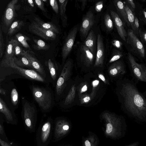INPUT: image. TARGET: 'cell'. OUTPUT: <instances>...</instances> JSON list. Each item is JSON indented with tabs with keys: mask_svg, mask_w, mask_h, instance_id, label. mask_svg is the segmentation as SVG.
<instances>
[{
	"mask_svg": "<svg viewBox=\"0 0 146 146\" xmlns=\"http://www.w3.org/2000/svg\"><path fill=\"white\" fill-rule=\"evenodd\" d=\"M119 81L117 90L123 111L129 118L146 123V90L140 92L132 79L125 78Z\"/></svg>",
	"mask_w": 146,
	"mask_h": 146,
	"instance_id": "6da1fadb",
	"label": "cell"
},
{
	"mask_svg": "<svg viewBox=\"0 0 146 146\" xmlns=\"http://www.w3.org/2000/svg\"><path fill=\"white\" fill-rule=\"evenodd\" d=\"M0 81L4 79L6 76L12 74H17L25 78L30 80L41 82H46L45 78L33 69H27L19 67L14 62L13 58L8 61L1 62Z\"/></svg>",
	"mask_w": 146,
	"mask_h": 146,
	"instance_id": "7a4b0ae2",
	"label": "cell"
},
{
	"mask_svg": "<svg viewBox=\"0 0 146 146\" xmlns=\"http://www.w3.org/2000/svg\"><path fill=\"white\" fill-rule=\"evenodd\" d=\"M31 90L35 100L42 110H50L52 106L53 99L51 92L45 88L33 86Z\"/></svg>",
	"mask_w": 146,
	"mask_h": 146,
	"instance_id": "3957f363",
	"label": "cell"
},
{
	"mask_svg": "<svg viewBox=\"0 0 146 146\" xmlns=\"http://www.w3.org/2000/svg\"><path fill=\"white\" fill-rule=\"evenodd\" d=\"M127 61L132 80L137 84L140 82L146 83V63H137L129 52L127 54Z\"/></svg>",
	"mask_w": 146,
	"mask_h": 146,
	"instance_id": "277c9868",
	"label": "cell"
},
{
	"mask_svg": "<svg viewBox=\"0 0 146 146\" xmlns=\"http://www.w3.org/2000/svg\"><path fill=\"white\" fill-rule=\"evenodd\" d=\"M127 33L126 41L129 46L131 50L139 58L141 59L145 58V50L142 43L131 29H129Z\"/></svg>",
	"mask_w": 146,
	"mask_h": 146,
	"instance_id": "5b68a950",
	"label": "cell"
},
{
	"mask_svg": "<svg viewBox=\"0 0 146 146\" xmlns=\"http://www.w3.org/2000/svg\"><path fill=\"white\" fill-rule=\"evenodd\" d=\"M22 113L23 118L27 126L29 128H32L34 118L36 113V109L35 105L22 99Z\"/></svg>",
	"mask_w": 146,
	"mask_h": 146,
	"instance_id": "8992f818",
	"label": "cell"
},
{
	"mask_svg": "<svg viewBox=\"0 0 146 146\" xmlns=\"http://www.w3.org/2000/svg\"><path fill=\"white\" fill-rule=\"evenodd\" d=\"M28 28L30 32L44 39L53 40L56 38V33L42 28L35 21H32L29 25Z\"/></svg>",
	"mask_w": 146,
	"mask_h": 146,
	"instance_id": "52a82bcc",
	"label": "cell"
},
{
	"mask_svg": "<svg viewBox=\"0 0 146 146\" xmlns=\"http://www.w3.org/2000/svg\"><path fill=\"white\" fill-rule=\"evenodd\" d=\"M71 64L70 61H68L64 66L56 82V91L57 95H60L65 87L66 82L70 76Z\"/></svg>",
	"mask_w": 146,
	"mask_h": 146,
	"instance_id": "ba28073f",
	"label": "cell"
},
{
	"mask_svg": "<svg viewBox=\"0 0 146 146\" xmlns=\"http://www.w3.org/2000/svg\"><path fill=\"white\" fill-rule=\"evenodd\" d=\"M77 28H73L69 33L63 45L62 50V60H65L72 48L77 33Z\"/></svg>",
	"mask_w": 146,
	"mask_h": 146,
	"instance_id": "9c48e42d",
	"label": "cell"
},
{
	"mask_svg": "<svg viewBox=\"0 0 146 146\" xmlns=\"http://www.w3.org/2000/svg\"><path fill=\"white\" fill-rule=\"evenodd\" d=\"M22 55H24L28 59L34 69L45 78L46 74L44 68L35 56L34 52L30 50H23Z\"/></svg>",
	"mask_w": 146,
	"mask_h": 146,
	"instance_id": "30bf717a",
	"label": "cell"
},
{
	"mask_svg": "<svg viewBox=\"0 0 146 146\" xmlns=\"http://www.w3.org/2000/svg\"><path fill=\"white\" fill-rule=\"evenodd\" d=\"M18 0H13L8 4L5 11L3 22L7 27L10 26L14 19L15 14V10L17 7Z\"/></svg>",
	"mask_w": 146,
	"mask_h": 146,
	"instance_id": "8fae6325",
	"label": "cell"
},
{
	"mask_svg": "<svg viewBox=\"0 0 146 146\" xmlns=\"http://www.w3.org/2000/svg\"><path fill=\"white\" fill-rule=\"evenodd\" d=\"M95 23L94 15L91 11L88 12L82 18L80 32L84 37H86L88 32Z\"/></svg>",
	"mask_w": 146,
	"mask_h": 146,
	"instance_id": "7c38bea8",
	"label": "cell"
},
{
	"mask_svg": "<svg viewBox=\"0 0 146 146\" xmlns=\"http://www.w3.org/2000/svg\"><path fill=\"white\" fill-rule=\"evenodd\" d=\"M110 13L118 34L123 40L126 41L127 33L122 21L116 12L111 10Z\"/></svg>",
	"mask_w": 146,
	"mask_h": 146,
	"instance_id": "4fadbf2b",
	"label": "cell"
},
{
	"mask_svg": "<svg viewBox=\"0 0 146 146\" xmlns=\"http://www.w3.org/2000/svg\"><path fill=\"white\" fill-rule=\"evenodd\" d=\"M97 41V51L95 65L98 66L103 64L104 54L103 40L100 34L98 35Z\"/></svg>",
	"mask_w": 146,
	"mask_h": 146,
	"instance_id": "5bb4252c",
	"label": "cell"
},
{
	"mask_svg": "<svg viewBox=\"0 0 146 146\" xmlns=\"http://www.w3.org/2000/svg\"><path fill=\"white\" fill-rule=\"evenodd\" d=\"M111 67L110 72L113 76L123 77L126 73L125 65L123 61L121 60L116 61Z\"/></svg>",
	"mask_w": 146,
	"mask_h": 146,
	"instance_id": "9a60e30c",
	"label": "cell"
},
{
	"mask_svg": "<svg viewBox=\"0 0 146 146\" xmlns=\"http://www.w3.org/2000/svg\"><path fill=\"white\" fill-rule=\"evenodd\" d=\"M18 42L17 40L13 39L9 41L1 62L8 61L13 59L15 55V46Z\"/></svg>",
	"mask_w": 146,
	"mask_h": 146,
	"instance_id": "2e32d148",
	"label": "cell"
},
{
	"mask_svg": "<svg viewBox=\"0 0 146 146\" xmlns=\"http://www.w3.org/2000/svg\"><path fill=\"white\" fill-rule=\"evenodd\" d=\"M96 36L93 30L89 32L84 42V45L87 47L91 52L94 54L96 49Z\"/></svg>",
	"mask_w": 146,
	"mask_h": 146,
	"instance_id": "e0dca14e",
	"label": "cell"
},
{
	"mask_svg": "<svg viewBox=\"0 0 146 146\" xmlns=\"http://www.w3.org/2000/svg\"><path fill=\"white\" fill-rule=\"evenodd\" d=\"M113 3L118 12L122 16L128 26L130 27L125 10V5L120 0H114Z\"/></svg>",
	"mask_w": 146,
	"mask_h": 146,
	"instance_id": "ac0fdd59",
	"label": "cell"
},
{
	"mask_svg": "<svg viewBox=\"0 0 146 146\" xmlns=\"http://www.w3.org/2000/svg\"><path fill=\"white\" fill-rule=\"evenodd\" d=\"M34 21L42 28L47 30L51 31L55 33H59L58 29L56 26L50 23H46L43 21L39 18L36 17L34 18Z\"/></svg>",
	"mask_w": 146,
	"mask_h": 146,
	"instance_id": "d6986e66",
	"label": "cell"
},
{
	"mask_svg": "<svg viewBox=\"0 0 146 146\" xmlns=\"http://www.w3.org/2000/svg\"><path fill=\"white\" fill-rule=\"evenodd\" d=\"M59 4L60 13V18L62 25L65 27L67 25V17L66 14V7L68 1L67 0H58Z\"/></svg>",
	"mask_w": 146,
	"mask_h": 146,
	"instance_id": "ffe728a7",
	"label": "cell"
},
{
	"mask_svg": "<svg viewBox=\"0 0 146 146\" xmlns=\"http://www.w3.org/2000/svg\"><path fill=\"white\" fill-rule=\"evenodd\" d=\"M0 111L4 114L8 121H13V116L11 111L1 98H0Z\"/></svg>",
	"mask_w": 146,
	"mask_h": 146,
	"instance_id": "44dd1931",
	"label": "cell"
},
{
	"mask_svg": "<svg viewBox=\"0 0 146 146\" xmlns=\"http://www.w3.org/2000/svg\"><path fill=\"white\" fill-rule=\"evenodd\" d=\"M21 55V57H20L18 58L14 56L13 60L15 64L21 67H25L34 69L28 59L24 55Z\"/></svg>",
	"mask_w": 146,
	"mask_h": 146,
	"instance_id": "7402d4cb",
	"label": "cell"
},
{
	"mask_svg": "<svg viewBox=\"0 0 146 146\" xmlns=\"http://www.w3.org/2000/svg\"><path fill=\"white\" fill-rule=\"evenodd\" d=\"M80 51L82 56L85 61L87 62H92L94 58L93 54L87 47L84 45H82Z\"/></svg>",
	"mask_w": 146,
	"mask_h": 146,
	"instance_id": "603a6c76",
	"label": "cell"
},
{
	"mask_svg": "<svg viewBox=\"0 0 146 146\" xmlns=\"http://www.w3.org/2000/svg\"><path fill=\"white\" fill-rule=\"evenodd\" d=\"M35 44L32 45L33 48L36 50H47L49 49L50 46L43 40L33 38Z\"/></svg>",
	"mask_w": 146,
	"mask_h": 146,
	"instance_id": "cb8c5ba5",
	"label": "cell"
},
{
	"mask_svg": "<svg viewBox=\"0 0 146 146\" xmlns=\"http://www.w3.org/2000/svg\"><path fill=\"white\" fill-rule=\"evenodd\" d=\"M24 25V23L22 20H17L12 23L8 31L9 35H12L20 30Z\"/></svg>",
	"mask_w": 146,
	"mask_h": 146,
	"instance_id": "d4e9b609",
	"label": "cell"
},
{
	"mask_svg": "<svg viewBox=\"0 0 146 146\" xmlns=\"http://www.w3.org/2000/svg\"><path fill=\"white\" fill-rule=\"evenodd\" d=\"M51 124L47 121L43 125L41 130V137L43 142H45L48 138L50 132Z\"/></svg>",
	"mask_w": 146,
	"mask_h": 146,
	"instance_id": "484cf974",
	"label": "cell"
},
{
	"mask_svg": "<svg viewBox=\"0 0 146 146\" xmlns=\"http://www.w3.org/2000/svg\"><path fill=\"white\" fill-rule=\"evenodd\" d=\"M125 7L130 27L131 28V29L133 30L135 15L133 13L132 9L130 8L127 5H125Z\"/></svg>",
	"mask_w": 146,
	"mask_h": 146,
	"instance_id": "4316f807",
	"label": "cell"
},
{
	"mask_svg": "<svg viewBox=\"0 0 146 146\" xmlns=\"http://www.w3.org/2000/svg\"><path fill=\"white\" fill-rule=\"evenodd\" d=\"M17 40L25 48L30 49V47L27 41L30 40V38L23 34L19 33L15 35Z\"/></svg>",
	"mask_w": 146,
	"mask_h": 146,
	"instance_id": "83f0119b",
	"label": "cell"
},
{
	"mask_svg": "<svg viewBox=\"0 0 146 146\" xmlns=\"http://www.w3.org/2000/svg\"><path fill=\"white\" fill-rule=\"evenodd\" d=\"M47 64L51 77L53 80L54 81L57 76V66L50 59L48 60Z\"/></svg>",
	"mask_w": 146,
	"mask_h": 146,
	"instance_id": "f1b7e54d",
	"label": "cell"
},
{
	"mask_svg": "<svg viewBox=\"0 0 146 146\" xmlns=\"http://www.w3.org/2000/svg\"><path fill=\"white\" fill-rule=\"evenodd\" d=\"M23 4V8L26 11H31L34 7V1L33 0H25L21 1Z\"/></svg>",
	"mask_w": 146,
	"mask_h": 146,
	"instance_id": "f546056e",
	"label": "cell"
},
{
	"mask_svg": "<svg viewBox=\"0 0 146 146\" xmlns=\"http://www.w3.org/2000/svg\"><path fill=\"white\" fill-rule=\"evenodd\" d=\"M104 21L105 26L110 31L112 30L113 29V23L110 16L108 13L104 15Z\"/></svg>",
	"mask_w": 146,
	"mask_h": 146,
	"instance_id": "4dcf8cb0",
	"label": "cell"
},
{
	"mask_svg": "<svg viewBox=\"0 0 146 146\" xmlns=\"http://www.w3.org/2000/svg\"><path fill=\"white\" fill-rule=\"evenodd\" d=\"M11 99L12 103L13 106H16L19 102V95L17 89L13 88L11 92Z\"/></svg>",
	"mask_w": 146,
	"mask_h": 146,
	"instance_id": "1f68e13d",
	"label": "cell"
},
{
	"mask_svg": "<svg viewBox=\"0 0 146 146\" xmlns=\"http://www.w3.org/2000/svg\"><path fill=\"white\" fill-rule=\"evenodd\" d=\"M4 49V43L2 31L1 29V25L0 26V58H1L3 56Z\"/></svg>",
	"mask_w": 146,
	"mask_h": 146,
	"instance_id": "d6a6232c",
	"label": "cell"
},
{
	"mask_svg": "<svg viewBox=\"0 0 146 146\" xmlns=\"http://www.w3.org/2000/svg\"><path fill=\"white\" fill-rule=\"evenodd\" d=\"M123 56V54L121 52L118 50H116L114 53V54L110 60L109 62L111 63L116 61L121 58Z\"/></svg>",
	"mask_w": 146,
	"mask_h": 146,
	"instance_id": "836d02e7",
	"label": "cell"
},
{
	"mask_svg": "<svg viewBox=\"0 0 146 146\" xmlns=\"http://www.w3.org/2000/svg\"><path fill=\"white\" fill-rule=\"evenodd\" d=\"M50 4L54 12L57 14L59 11V7L57 1L56 0H50Z\"/></svg>",
	"mask_w": 146,
	"mask_h": 146,
	"instance_id": "e575fe53",
	"label": "cell"
},
{
	"mask_svg": "<svg viewBox=\"0 0 146 146\" xmlns=\"http://www.w3.org/2000/svg\"><path fill=\"white\" fill-rule=\"evenodd\" d=\"M34 2L36 5L42 11L46 12V10L44 7V2L42 0H35Z\"/></svg>",
	"mask_w": 146,
	"mask_h": 146,
	"instance_id": "d590c367",
	"label": "cell"
},
{
	"mask_svg": "<svg viewBox=\"0 0 146 146\" xmlns=\"http://www.w3.org/2000/svg\"><path fill=\"white\" fill-rule=\"evenodd\" d=\"M139 34L142 42L146 43V31L140 28L139 30Z\"/></svg>",
	"mask_w": 146,
	"mask_h": 146,
	"instance_id": "8d00e7d4",
	"label": "cell"
},
{
	"mask_svg": "<svg viewBox=\"0 0 146 146\" xmlns=\"http://www.w3.org/2000/svg\"><path fill=\"white\" fill-rule=\"evenodd\" d=\"M140 19L146 24V7L141 11L139 13Z\"/></svg>",
	"mask_w": 146,
	"mask_h": 146,
	"instance_id": "74e56055",
	"label": "cell"
},
{
	"mask_svg": "<svg viewBox=\"0 0 146 146\" xmlns=\"http://www.w3.org/2000/svg\"><path fill=\"white\" fill-rule=\"evenodd\" d=\"M19 43L18 42L16 44L15 46V55L17 56L21 55L23 50L19 46Z\"/></svg>",
	"mask_w": 146,
	"mask_h": 146,
	"instance_id": "f35d334b",
	"label": "cell"
},
{
	"mask_svg": "<svg viewBox=\"0 0 146 146\" xmlns=\"http://www.w3.org/2000/svg\"><path fill=\"white\" fill-rule=\"evenodd\" d=\"M112 44L115 47L119 49H121L123 45L121 42L117 40H113Z\"/></svg>",
	"mask_w": 146,
	"mask_h": 146,
	"instance_id": "ab89813d",
	"label": "cell"
},
{
	"mask_svg": "<svg viewBox=\"0 0 146 146\" xmlns=\"http://www.w3.org/2000/svg\"><path fill=\"white\" fill-rule=\"evenodd\" d=\"M103 6V3L102 1H100L97 3L96 5L95 9L97 12L100 11Z\"/></svg>",
	"mask_w": 146,
	"mask_h": 146,
	"instance_id": "60d3db41",
	"label": "cell"
},
{
	"mask_svg": "<svg viewBox=\"0 0 146 146\" xmlns=\"http://www.w3.org/2000/svg\"><path fill=\"white\" fill-rule=\"evenodd\" d=\"M113 129V126L111 123H108L107 125L106 132L109 133H111Z\"/></svg>",
	"mask_w": 146,
	"mask_h": 146,
	"instance_id": "b9f144b4",
	"label": "cell"
},
{
	"mask_svg": "<svg viewBox=\"0 0 146 146\" xmlns=\"http://www.w3.org/2000/svg\"><path fill=\"white\" fill-rule=\"evenodd\" d=\"M126 2L128 3L131 6V8L134 9L135 7V5L133 0H127L126 1Z\"/></svg>",
	"mask_w": 146,
	"mask_h": 146,
	"instance_id": "7bdbcfd3",
	"label": "cell"
},
{
	"mask_svg": "<svg viewBox=\"0 0 146 146\" xmlns=\"http://www.w3.org/2000/svg\"><path fill=\"white\" fill-rule=\"evenodd\" d=\"M0 144L1 146H11L9 144L0 139Z\"/></svg>",
	"mask_w": 146,
	"mask_h": 146,
	"instance_id": "ee69618b",
	"label": "cell"
},
{
	"mask_svg": "<svg viewBox=\"0 0 146 146\" xmlns=\"http://www.w3.org/2000/svg\"><path fill=\"white\" fill-rule=\"evenodd\" d=\"M81 1L82 2V5L81 6L82 9L83 10L85 7V6L86 4L87 1L81 0Z\"/></svg>",
	"mask_w": 146,
	"mask_h": 146,
	"instance_id": "f6af8a7d",
	"label": "cell"
},
{
	"mask_svg": "<svg viewBox=\"0 0 146 146\" xmlns=\"http://www.w3.org/2000/svg\"><path fill=\"white\" fill-rule=\"evenodd\" d=\"M0 93L1 94L5 95L6 94V92L5 90L0 87Z\"/></svg>",
	"mask_w": 146,
	"mask_h": 146,
	"instance_id": "bcb514c9",
	"label": "cell"
},
{
	"mask_svg": "<svg viewBox=\"0 0 146 146\" xmlns=\"http://www.w3.org/2000/svg\"><path fill=\"white\" fill-rule=\"evenodd\" d=\"M99 77L103 81H105V78L104 76L102 74H100L99 75Z\"/></svg>",
	"mask_w": 146,
	"mask_h": 146,
	"instance_id": "7dc6e473",
	"label": "cell"
},
{
	"mask_svg": "<svg viewBox=\"0 0 146 146\" xmlns=\"http://www.w3.org/2000/svg\"><path fill=\"white\" fill-rule=\"evenodd\" d=\"M90 98L89 97L87 96L84 98V100L85 102H88L90 100Z\"/></svg>",
	"mask_w": 146,
	"mask_h": 146,
	"instance_id": "c3c4849f",
	"label": "cell"
},
{
	"mask_svg": "<svg viewBox=\"0 0 146 146\" xmlns=\"http://www.w3.org/2000/svg\"><path fill=\"white\" fill-rule=\"evenodd\" d=\"M4 133V131L3 129V128L2 125L0 124V133L1 134H3Z\"/></svg>",
	"mask_w": 146,
	"mask_h": 146,
	"instance_id": "681fc988",
	"label": "cell"
},
{
	"mask_svg": "<svg viewBox=\"0 0 146 146\" xmlns=\"http://www.w3.org/2000/svg\"><path fill=\"white\" fill-rule=\"evenodd\" d=\"M99 82L98 81L96 80L94 81L93 82V85L94 86H96L99 83Z\"/></svg>",
	"mask_w": 146,
	"mask_h": 146,
	"instance_id": "f907efd6",
	"label": "cell"
},
{
	"mask_svg": "<svg viewBox=\"0 0 146 146\" xmlns=\"http://www.w3.org/2000/svg\"><path fill=\"white\" fill-rule=\"evenodd\" d=\"M85 144L86 146H91L90 143L88 140L85 141Z\"/></svg>",
	"mask_w": 146,
	"mask_h": 146,
	"instance_id": "816d5d0a",
	"label": "cell"
},
{
	"mask_svg": "<svg viewBox=\"0 0 146 146\" xmlns=\"http://www.w3.org/2000/svg\"><path fill=\"white\" fill-rule=\"evenodd\" d=\"M69 126L67 125H64L63 126V129L64 130H66L68 129Z\"/></svg>",
	"mask_w": 146,
	"mask_h": 146,
	"instance_id": "f5cc1de1",
	"label": "cell"
},
{
	"mask_svg": "<svg viewBox=\"0 0 146 146\" xmlns=\"http://www.w3.org/2000/svg\"><path fill=\"white\" fill-rule=\"evenodd\" d=\"M87 90V87L86 85L84 86L82 89L81 90L82 92H85Z\"/></svg>",
	"mask_w": 146,
	"mask_h": 146,
	"instance_id": "db71d44e",
	"label": "cell"
},
{
	"mask_svg": "<svg viewBox=\"0 0 146 146\" xmlns=\"http://www.w3.org/2000/svg\"><path fill=\"white\" fill-rule=\"evenodd\" d=\"M141 1L144 2H145L146 1L145 0H142Z\"/></svg>",
	"mask_w": 146,
	"mask_h": 146,
	"instance_id": "11a10c76",
	"label": "cell"
},
{
	"mask_svg": "<svg viewBox=\"0 0 146 146\" xmlns=\"http://www.w3.org/2000/svg\"><path fill=\"white\" fill-rule=\"evenodd\" d=\"M44 2H46V1H47V0H42Z\"/></svg>",
	"mask_w": 146,
	"mask_h": 146,
	"instance_id": "9f6ffc18",
	"label": "cell"
}]
</instances>
